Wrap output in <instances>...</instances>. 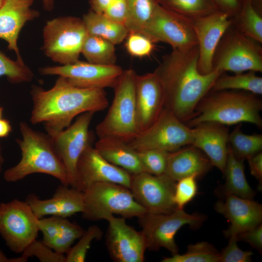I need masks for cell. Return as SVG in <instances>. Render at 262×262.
<instances>
[{
	"label": "cell",
	"mask_w": 262,
	"mask_h": 262,
	"mask_svg": "<svg viewBox=\"0 0 262 262\" xmlns=\"http://www.w3.org/2000/svg\"><path fill=\"white\" fill-rule=\"evenodd\" d=\"M197 45L187 50H173L163 57L154 70L163 86L164 108L184 123L194 116L200 100L224 72L214 68L202 74L198 69Z\"/></svg>",
	"instance_id": "1"
},
{
	"label": "cell",
	"mask_w": 262,
	"mask_h": 262,
	"mask_svg": "<svg viewBox=\"0 0 262 262\" xmlns=\"http://www.w3.org/2000/svg\"><path fill=\"white\" fill-rule=\"evenodd\" d=\"M30 121L43 124L51 137L67 128L73 119L82 113L106 109L108 100L104 89L74 86L59 76L53 86L45 90L33 86Z\"/></svg>",
	"instance_id": "2"
},
{
	"label": "cell",
	"mask_w": 262,
	"mask_h": 262,
	"mask_svg": "<svg viewBox=\"0 0 262 262\" xmlns=\"http://www.w3.org/2000/svg\"><path fill=\"white\" fill-rule=\"evenodd\" d=\"M19 129L22 138L16 139V142L21 157L17 164L4 172L5 180L16 182L32 174L43 173L69 186L65 167L51 137L33 130L25 122L20 123Z\"/></svg>",
	"instance_id": "3"
},
{
	"label": "cell",
	"mask_w": 262,
	"mask_h": 262,
	"mask_svg": "<svg viewBox=\"0 0 262 262\" xmlns=\"http://www.w3.org/2000/svg\"><path fill=\"white\" fill-rule=\"evenodd\" d=\"M257 95L240 90H222L208 94L197 104L190 128L203 122L231 125L247 122L262 127V101Z\"/></svg>",
	"instance_id": "4"
},
{
	"label": "cell",
	"mask_w": 262,
	"mask_h": 262,
	"mask_svg": "<svg viewBox=\"0 0 262 262\" xmlns=\"http://www.w3.org/2000/svg\"><path fill=\"white\" fill-rule=\"evenodd\" d=\"M137 74L123 70L114 87L113 102L103 119L96 127L98 138L113 137L129 143L139 133L135 102Z\"/></svg>",
	"instance_id": "5"
},
{
	"label": "cell",
	"mask_w": 262,
	"mask_h": 262,
	"mask_svg": "<svg viewBox=\"0 0 262 262\" xmlns=\"http://www.w3.org/2000/svg\"><path fill=\"white\" fill-rule=\"evenodd\" d=\"M146 211L135 200L130 189L112 182H99L83 192L82 217L91 221L117 214L126 218H138Z\"/></svg>",
	"instance_id": "6"
},
{
	"label": "cell",
	"mask_w": 262,
	"mask_h": 262,
	"mask_svg": "<svg viewBox=\"0 0 262 262\" xmlns=\"http://www.w3.org/2000/svg\"><path fill=\"white\" fill-rule=\"evenodd\" d=\"M88 34L82 19L74 16L55 18L43 29V49L52 61L62 66L78 61Z\"/></svg>",
	"instance_id": "7"
},
{
	"label": "cell",
	"mask_w": 262,
	"mask_h": 262,
	"mask_svg": "<svg viewBox=\"0 0 262 262\" xmlns=\"http://www.w3.org/2000/svg\"><path fill=\"white\" fill-rule=\"evenodd\" d=\"M138 218L147 249L158 251L163 247L173 255L179 252L175 240L178 231L186 225L193 229L198 228L206 220V216L199 213L190 214L183 209H177L169 213L146 212Z\"/></svg>",
	"instance_id": "8"
},
{
	"label": "cell",
	"mask_w": 262,
	"mask_h": 262,
	"mask_svg": "<svg viewBox=\"0 0 262 262\" xmlns=\"http://www.w3.org/2000/svg\"><path fill=\"white\" fill-rule=\"evenodd\" d=\"M213 67L223 72H262L261 43L242 33L232 24L217 46L213 59Z\"/></svg>",
	"instance_id": "9"
},
{
	"label": "cell",
	"mask_w": 262,
	"mask_h": 262,
	"mask_svg": "<svg viewBox=\"0 0 262 262\" xmlns=\"http://www.w3.org/2000/svg\"><path fill=\"white\" fill-rule=\"evenodd\" d=\"M128 143L137 151L159 149L172 152L192 145V128L164 108L152 124Z\"/></svg>",
	"instance_id": "10"
},
{
	"label": "cell",
	"mask_w": 262,
	"mask_h": 262,
	"mask_svg": "<svg viewBox=\"0 0 262 262\" xmlns=\"http://www.w3.org/2000/svg\"><path fill=\"white\" fill-rule=\"evenodd\" d=\"M38 219L26 201L15 199L0 203V234L16 253H22L36 240Z\"/></svg>",
	"instance_id": "11"
},
{
	"label": "cell",
	"mask_w": 262,
	"mask_h": 262,
	"mask_svg": "<svg viewBox=\"0 0 262 262\" xmlns=\"http://www.w3.org/2000/svg\"><path fill=\"white\" fill-rule=\"evenodd\" d=\"M142 33L153 42L169 44L173 50H187L197 45L192 21L160 4Z\"/></svg>",
	"instance_id": "12"
},
{
	"label": "cell",
	"mask_w": 262,
	"mask_h": 262,
	"mask_svg": "<svg viewBox=\"0 0 262 262\" xmlns=\"http://www.w3.org/2000/svg\"><path fill=\"white\" fill-rule=\"evenodd\" d=\"M176 182L165 174L143 172L132 175L130 189L147 212L169 213L177 209L174 199Z\"/></svg>",
	"instance_id": "13"
},
{
	"label": "cell",
	"mask_w": 262,
	"mask_h": 262,
	"mask_svg": "<svg viewBox=\"0 0 262 262\" xmlns=\"http://www.w3.org/2000/svg\"><path fill=\"white\" fill-rule=\"evenodd\" d=\"M123 72L119 66L102 65L78 61L72 64L41 68L44 75H58L80 88L104 89L114 88Z\"/></svg>",
	"instance_id": "14"
},
{
	"label": "cell",
	"mask_w": 262,
	"mask_h": 262,
	"mask_svg": "<svg viewBox=\"0 0 262 262\" xmlns=\"http://www.w3.org/2000/svg\"><path fill=\"white\" fill-rule=\"evenodd\" d=\"M132 174L103 158L91 145L80 156L76 168L72 186L84 192L99 182H112L130 189Z\"/></svg>",
	"instance_id": "15"
},
{
	"label": "cell",
	"mask_w": 262,
	"mask_h": 262,
	"mask_svg": "<svg viewBox=\"0 0 262 262\" xmlns=\"http://www.w3.org/2000/svg\"><path fill=\"white\" fill-rule=\"evenodd\" d=\"M94 114L91 112L82 114L73 123L51 137L65 167L68 185L72 187L78 161L85 148L91 145L89 128Z\"/></svg>",
	"instance_id": "16"
},
{
	"label": "cell",
	"mask_w": 262,
	"mask_h": 262,
	"mask_svg": "<svg viewBox=\"0 0 262 262\" xmlns=\"http://www.w3.org/2000/svg\"><path fill=\"white\" fill-rule=\"evenodd\" d=\"M109 225L106 244L111 258L117 262H142L147 249L142 232L126 223L124 217L114 215L106 219Z\"/></svg>",
	"instance_id": "17"
},
{
	"label": "cell",
	"mask_w": 262,
	"mask_h": 262,
	"mask_svg": "<svg viewBox=\"0 0 262 262\" xmlns=\"http://www.w3.org/2000/svg\"><path fill=\"white\" fill-rule=\"evenodd\" d=\"M232 23V17L220 11L192 21L197 42V67L200 73L206 74L213 70V59L216 49Z\"/></svg>",
	"instance_id": "18"
},
{
	"label": "cell",
	"mask_w": 262,
	"mask_h": 262,
	"mask_svg": "<svg viewBox=\"0 0 262 262\" xmlns=\"http://www.w3.org/2000/svg\"><path fill=\"white\" fill-rule=\"evenodd\" d=\"M135 102L140 132L152 124L164 108L163 86L154 72L137 75Z\"/></svg>",
	"instance_id": "19"
},
{
	"label": "cell",
	"mask_w": 262,
	"mask_h": 262,
	"mask_svg": "<svg viewBox=\"0 0 262 262\" xmlns=\"http://www.w3.org/2000/svg\"><path fill=\"white\" fill-rule=\"evenodd\" d=\"M214 205L216 211L229 222V228L224 231L226 237L237 236L253 229L262 221V206L253 199L227 195Z\"/></svg>",
	"instance_id": "20"
},
{
	"label": "cell",
	"mask_w": 262,
	"mask_h": 262,
	"mask_svg": "<svg viewBox=\"0 0 262 262\" xmlns=\"http://www.w3.org/2000/svg\"><path fill=\"white\" fill-rule=\"evenodd\" d=\"M25 201L39 219L47 215L67 218L83 211V192L61 183L50 198L40 199L31 194Z\"/></svg>",
	"instance_id": "21"
},
{
	"label": "cell",
	"mask_w": 262,
	"mask_h": 262,
	"mask_svg": "<svg viewBox=\"0 0 262 262\" xmlns=\"http://www.w3.org/2000/svg\"><path fill=\"white\" fill-rule=\"evenodd\" d=\"M192 145L202 151L213 166L223 173L228 153L229 130L215 122H203L192 128Z\"/></svg>",
	"instance_id": "22"
},
{
	"label": "cell",
	"mask_w": 262,
	"mask_h": 262,
	"mask_svg": "<svg viewBox=\"0 0 262 262\" xmlns=\"http://www.w3.org/2000/svg\"><path fill=\"white\" fill-rule=\"evenodd\" d=\"M33 0H3L0 7V38L14 50L17 60L23 62L19 54L17 40L19 33L29 21L37 17L39 13L31 8Z\"/></svg>",
	"instance_id": "23"
},
{
	"label": "cell",
	"mask_w": 262,
	"mask_h": 262,
	"mask_svg": "<svg viewBox=\"0 0 262 262\" xmlns=\"http://www.w3.org/2000/svg\"><path fill=\"white\" fill-rule=\"evenodd\" d=\"M212 166L206 155L191 145L169 153L165 174L177 181L192 175L201 176L209 171Z\"/></svg>",
	"instance_id": "24"
},
{
	"label": "cell",
	"mask_w": 262,
	"mask_h": 262,
	"mask_svg": "<svg viewBox=\"0 0 262 262\" xmlns=\"http://www.w3.org/2000/svg\"><path fill=\"white\" fill-rule=\"evenodd\" d=\"M94 147L108 162L132 175L144 172L138 152L121 139L113 137L99 138Z\"/></svg>",
	"instance_id": "25"
},
{
	"label": "cell",
	"mask_w": 262,
	"mask_h": 262,
	"mask_svg": "<svg viewBox=\"0 0 262 262\" xmlns=\"http://www.w3.org/2000/svg\"><path fill=\"white\" fill-rule=\"evenodd\" d=\"M223 174L225 183L221 188V195H232L253 199L255 192L248 184L245 174L244 160L237 158L228 145V153Z\"/></svg>",
	"instance_id": "26"
},
{
	"label": "cell",
	"mask_w": 262,
	"mask_h": 262,
	"mask_svg": "<svg viewBox=\"0 0 262 262\" xmlns=\"http://www.w3.org/2000/svg\"><path fill=\"white\" fill-rule=\"evenodd\" d=\"M82 20L88 34L99 36L115 45L123 42L129 33L125 25L91 9L83 16Z\"/></svg>",
	"instance_id": "27"
},
{
	"label": "cell",
	"mask_w": 262,
	"mask_h": 262,
	"mask_svg": "<svg viewBox=\"0 0 262 262\" xmlns=\"http://www.w3.org/2000/svg\"><path fill=\"white\" fill-rule=\"evenodd\" d=\"M240 90L252 93L256 95L262 94V78L256 72L249 71L234 75L221 74L213 83L211 91Z\"/></svg>",
	"instance_id": "28"
},
{
	"label": "cell",
	"mask_w": 262,
	"mask_h": 262,
	"mask_svg": "<svg viewBox=\"0 0 262 262\" xmlns=\"http://www.w3.org/2000/svg\"><path fill=\"white\" fill-rule=\"evenodd\" d=\"M232 19V25L236 30L262 44V17L253 0H242L239 11Z\"/></svg>",
	"instance_id": "29"
},
{
	"label": "cell",
	"mask_w": 262,
	"mask_h": 262,
	"mask_svg": "<svg viewBox=\"0 0 262 262\" xmlns=\"http://www.w3.org/2000/svg\"><path fill=\"white\" fill-rule=\"evenodd\" d=\"M115 45L99 36L88 33L81 53L87 62L102 65H115L116 61Z\"/></svg>",
	"instance_id": "30"
},
{
	"label": "cell",
	"mask_w": 262,
	"mask_h": 262,
	"mask_svg": "<svg viewBox=\"0 0 262 262\" xmlns=\"http://www.w3.org/2000/svg\"><path fill=\"white\" fill-rule=\"evenodd\" d=\"M160 5L192 21L219 11L211 0H160Z\"/></svg>",
	"instance_id": "31"
},
{
	"label": "cell",
	"mask_w": 262,
	"mask_h": 262,
	"mask_svg": "<svg viewBox=\"0 0 262 262\" xmlns=\"http://www.w3.org/2000/svg\"><path fill=\"white\" fill-rule=\"evenodd\" d=\"M241 126V123L238 124L229 133V146L237 158L244 160L262 152V135L244 133Z\"/></svg>",
	"instance_id": "32"
},
{
	"label": "cell",
	"mask_w": 262,
	"mask_h": 262,
	"mask_svg": "<svg viewBox=\"0 0 262 262\" xmlns=\"http://www.w3.org/2000/svg\"><path fill=\"white\" fill-rule=\"evenodd\" d=\"M128 16L126 23L129 33H142L151 18L160 0H127Z\"/></svg>",
	"instance_id": "33"
},
{
	"label": "cell",
	"mask_w": 262,
	"mask_h": 262,
	"mask_svg": "<svg viewBox=\"0 0 262 262\" xmlns=\"http://www.w3.org/2000/svg\"><path fill=\"white\" fill-rule=\"evenodd\" d=\"M220 252L210 243L203 241L188 246L183 254L178 253L164 258L162 262H219Z\"/></svg>",
	"instance_id": "34"
},
{
	"label": "cell",
	"mask_w": 262,
	"mask_h": 262,
	"mask_svg": "<svg viewBox=\"0 0 262 262\" xmlns=\"http://www.w3.org/2000/svg\"><path fill=\"white\" fill-rule=\"evenodd\" d=\"M84 231L81 226L63 217L58 235L49 247L58 253L66 254L73 243L79 239Z\"/></svg>",
	"instance_id": "35"
},
{
	"label": "cell",
	"mask_w": 262,
	"mask_h": 262,
	"mask_svg": "<svg viewBox=\"0 0 262 262\" xmlns=\"http://www.w3.org/2000/svg\"><path fill=\"white\" fill-rule=\"evenodd\" d=\"M2 76L12 83H20L31 81L33 74L24 62L13 61L0 51V77Z\"/></svg>",
	"instance_id": "36"
},
{
	"label": "cell",
	"mask_w": 262,
	"mask_h": 262,
	"mask_svg": "<svg viewBox=\"0 0 262 262\" xmlns=\"http://www.w3.org/2000/svg\"><path fill=\"white\" fill-rule=\"evenodd\" d=\"M102 236V231L99 227L95 225L90 226L66 254V262H84L93 241L99 240Z\"/></svg>",
	"instance_id": "37"
},
{
	"label": "cell",
	"mask_w": 262,
	"mask_h": 262,
	"mask_svg": "<svg viewBox=\"0 0 262 262\" xmlns=\"http://www.w3.org/2000/svg\"><path fill=\"white\" fill-rule=\"evenodd\" d=\"M137 152L144 172L155 175L165 174L169 152L159 149Z\"/></svg>",
	"instance_id": "38"
},
{
	"label": "cell",
	"mask_w": 262,
	"mask_h": 262,
	"mask_svg": "<svg viewBox=\"0 0 262 262\" xmlns=\"http://www.w3.org/2000/svg\"><path fill=\"white\" fill-rule=\"evenodd\" d=\"M126 39V50L132 56L139 58L148 56L154 49V42L142 33L130 32Z\"/></svg>",
	"instance_id": "39"
},
{
	"label": "cell",
	"mask_w": 262,
	"mask_h": 262,
	"mask_svg": "<svg viewBox=\"0 0 262 262\" xmlns=\"http://www.w3.org/2000/svg\"><path fill=\"white\" fill-rule=\"evenodd\" d=\"M197 178L196 176L192 175L176 182L174 199L177 209H183L184 207L196 196L197 192Z\"/></svg>",
	"instance_id": "40"
},
{
	"label": "cell",
	"mask_w": 262,
	"mask_h": 262,
	"mask_svg": "<svg viewBox=\"0 0 262 262\" xmlns=\"http://www.w3.org/2000/svg\"><path fill=\"white\" fill-rule=\"evenodd\" d=\"M21 256L27 261L29 258L35 257L41 262H66L64 254L54 251L42 241L36 240L24 249Z\"/></svg>",
	"instance_id": "41"
},
{
	"label": "cell",
	"mask_w": 262,
	"mask_h": 262,
	"mask_svg": "<svg viewBox=\"0 0 262 262\" xmlns=\"http://www.w3.org/2000/svg\"><path fill=\"white\" fill-rule=\"evenodd\" d=\"M228 245L220 252L219 262H249L252 261L253 253L244 251L239 247L236 235L229 237Z\"/></svg>",
	"instance_id": "42"
},
{
	"label": "cell",
	"mask_w": 262,
	"mask_h": 262,
	"mask_svg": "<svg viewBox=\"0 0 262 262\" xmlns=\"http://www.w3.org/2000/svg\"><path fill=\"white\" fill-rule=\"evenodd\" d=\"M62 218L51 216L49 217H44L38 220L39 229L43 236L42 241L49 247L58 235Z\"/></svg>",
	"instance_id": "43"
},
{
	"label": "cell",
	"mask_w": 262,
	"mask_h": 262,
	"mask_svg": "<svg viewBox=\"0 0 262 262\" xmlns=\"http://www.w3.org/2000/svg\"><path fill=\"white\" fill-rule=\"evenodd\" d=\"M128 13L127 0H113L103 14L110 19L126 26Z\"/></svg>",
	"instance_id": "44"
},
{
	"label": "cell",
	"mask_w": 262,
	"mask_h": 262,
	"mask_svg": "<svg viewBox=\"0 0 262 262\" xmlns=\"http://www.w3.org/2000/svg\"><path fill=\"white\" fill-rule=\"evenodd\" d=\"M238 241L241 240L248 243L260 253L262 250V224L250 229L242 232L236 236Z\"/></svg>",
	"instance_id": "45"
},
{
	"label": "cell",
	"mask_w": 262,
	"mask_h": 262,
	"mask_svg": "<svg viewBox=\"0 0 262 262\" xmlns=\"http://www.w3.org/2000/svg\"><path fill=\"white\" fill-rule=\"evenodd\" d=\"M218 10L234 17L239 11L242 0H211Z\"/></svg>",
	"instance_id": "46"
},
{
	"label": "cell",
	"mask_w": 262,
	"mask_h": 262,
	"mask_svg": "<svg viewBox=\"0 0 262 262\" xmlns=\"http://www.w3.org/2000/svg\"><path fill=\"white\" fill-rule=\"evenodd\" d=\"M251 174L259 182V189L262 190V153L259 152L247 159Z\"/></svg>",
	"instance_id": "47"
},
{
	"label": "cell",
	"mask_w": 262,
	"mask_h": 262,
	"mask_svg": "<svg viewBox=\"0 0 262 262\" xmlns=\"http://www.w3.org/2000/svg\"><path fill=\"white\" fill-rule=\"evenodd\" d=\"M113 0H90L91 9L93 11L103 14Z\"/></svg>",
	"instance_id": "48"
},
{
	"label": "cell",
	"mask_w": 262,
	"mask_h": 262,
	"mask_svg": "<svg viewBox=\"0 0 262 262\" xmlns=\"http://www.w3.org/2000/svg\"><path fill=\"white\" fill-rule=\"evenodd\" d=\"M12 131L10 121L7 119H0V138L7 137Z\"/></svg>",
	"instance_id": "49"
},
{
	"label": "cell",
	"mask_w": 262,
	"mask_h": 262,
	"mask_svg": "<svg viewBox=\"0 0 262 262\" xmlns=\"http://www.w3.org/2000/svg\"><path fill=\"white\" fill-rule=\"evenodd\" d=\"M27 261L22 256L18 258H8L0 248V262H26Z\"/></svg>",
	"instance_id": "50"
},
{
	"label": "cell",
	"mask_w": 262,
	"mask_h": 262,
	"mask_svg": "<svg viewBox=\"0 0 262 262\" xmlns=\"http://www.w3.org/2000/svg\"><path fill=\"white\" fill-rule=\"evenodd\" d=\"M44 9L47 11H51L53 7L54 0H43Z\"/></svg>",
	"instance_id": "51"
},
{
	"label": "cell",
	"mask_w": 262,
	"mask_h": 262,
	"mask_svg": "<svg viewBox=\"0 0 262 262\" xmlns=\"http://www.w3.org/2000/svg\"><path fill=\"white\" fill-rule=\"evenodd\" d=\"M4 158L2 153V148L0 143V173L2 170V164L4 163Z\"/></svg>",
	"instance_id": "52"
},
{
	"label": "cell",
	"mask_w": 262,
	"mask_h": 262,
	"mask_svg": "<svg viewBox=\"0 0 262 262\" xmlns=\"http://www.w3.org/2000/svg\"><path fill=\"white\" fill-rule=\"evenodd\" d=\"M3 110V108L0 106V119H1L2 117Z\"/></svg>",
	"instance_id": "53"
},
{
	"label": "cell",
	"mask_w": 262,
	"mask_h": 262,
	"mask_svg": "<svg viewBox=\"0 0 262 262\" xmlns=\"http://www.w3.org/2000/svg\"><path fill=\"white\" fill-rule=\"evenodd\" d=\"M3 2V0H0V7L2 5Z\"/></svg>",
	"instance_id": "54"
}]
</instances>
